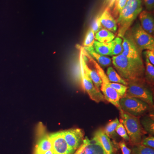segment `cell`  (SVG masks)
<instances>
[{
    "mask_svg": "<svg viewBox=\"0 0 154 154\" xmlns=\"http://www.w3.org/2000/svg\"><path fill=\"white\" fill-rule=\"evenodd\" d=\"M83 51L85 57L89 60V61L93 64L94 66L95 67L96 71L99 74L102 80V84L100 88V90L103 94L105 100L113 104L119 110H120L121 107L119 104V100L121 99V97L114 89L110 87V82L108 80L107 75L99 64L91 57L90 54L84 49L83 47Z\"/></svg>",
    "mask_w": 154,
    "mask_h": 154,
    "instance_id": "obj_4",
    "label": "cell"
},
{
    "mask_svg": "<svg viewBox=\"0 0 154 154\" xmlns=\"http://www.w3.org/2000/svg\"><path fill=\"white\" fill-rule=\"evenodd\" d=\"M74 154H106L99 140L94 137L90 140L87 137Z\"/></svg>",
    "mask_w": 154,
    "mask_h": 154,
    "instance_id": "obj_9",
    "label": "cell"
},
{
    "mask_svg": "<svg viewBox=\"0 0 154 154\" xmlns=\"http://www.w3.org/2000/svg\"><path fill=\"white\" fill-rule=\"evenodd\" d=\"M116 132L125 140L130 141L129 137L127 133L126 130L125 128L124 125L121 122H119L116 127Z\"/></svg>",
    "mask_w": 154,
    "mask_h": 154,
    "instance_id": "obj_29",
    "label": "cell"
},
{
    "mask_svg": "<svg viewBox=\"0 0 154 154\" xmlns=\"http://www.w3.org/2000/svg\"><path fill=\"white\" fill-rule=\"evenodd\" d=\"M112 62L119 75L127 82H145L143 60L129 58L121 54L113 56Z\"/></svg>",
    "mask_w": 154,
    "mask_h": 154,
    "instance_id": "obj_1",
    "label": "cell"
},
{
    "mask_svg": "<svg viewBox=\"0 0 154 154\" xmlns=\"http://www.w3.org/2000/svg\"><path fill=\"white\" fill-rule=\"evenodd\" d=\"M101 21H100V16H98L95 18L91 25V28L94 31L95 34L102 28Z\"/></svg>",
    "mask_w": 154,
    "mask_h": 154,
    "instance_id": "obj_31",
    "label": "cell"
},
{
    "mask_svg": "<svg viewBox=\"0 0 154 154\" xmlns=\"http://www.w3.org/2000/svg\"><path fill=\"white\" fill-rule=\"evenodd\" d=\"M142 144L148 147L154 149V138L153 136H149L145 138L142 141Z\"/></svg>",
    "mask_w": 154,
    "mask_h": 154,
    "instance_id": "obj_32",
    "label": "cell"
},
{
    "mask_svg": "<svg viewBox=\"0 0 154 154\" xmlns=\"http://www.w3.org/2000/svg\"><path fill=\"white\" fill-rule=\"evenodd\" d=\"M146 68L145 70V81L151 85H153L154 80V67L146 58Z\"/></svg>",
    "mask_w": 154,
    "mask_h": 154,
    "instance_id": "obj_23",
    "label": "cell"
},
{
    "mask_svg": "<svg viewBox=\"0 0 154 154\" xmlns=\"http://www.w3.org/2000/svg\"><path fill=\"white\" fill-rule=\"evenodd\" d=\"M146 57L152 65H154V51L146 50L144 52Z\"/></svg>",
    "mask_w": 154,
    "mask_h": 154,
    "instance_id": "obj_33",
    "label": "cell"
},
{
    "mask_svg": "<svg viewBox=\"0 0 154 154\" xmlns=\"http://www.w3.org/2000/svg\"><path fill=\"white\" fill-rule=\"evenodd\" d=\"M122 38L123 51L121 54L129 58L143 60L141 51L135 44L128 31Z\"/></svg>",
    "mask_w": 154,
    "mask_h": 154,
    "instance_id": "obj_11",
    "label": "cell"
},
{
    "mask_svg": "<svg viewBox=\"0 0 154 154\" xmlns=\"http://www.w3.org/2000/svg\"><path fill=\"white\" fill-rule=\"evenodd\" d=\"M64 137L70 148L74 152L82 143L84 133L80 128H73L63 131Z\"/></svg>",
    "mask_w": 154,
    "mask_h": 154,
    "instance_id": "obj_12",
    "label": "cell"
},
{
    "mask_svg": "<svg viewBox=\"0 0 154 154\" xmlns=\"http://www.w3.org/2000/svg\"><path fill=\"white\" fill-rule=\"evenodd\" d=\"M43 154H54L52 150H49L45 152Z\"/></svg>",
    "mask_w": 154,
    "mask_h": 154,
    "instance_id": "obj_37",
    "label": "cell"
},
{
    "mask_svg": "<svg viewBox=\"0 0 154 154\" xmlns=\"http://www.w3.org/2000/svg\"><path fill=\"white\" fill-rule=\"evenodd\" d=\"M120 122L118 119L116 118L113 121L110 122L105 126L104 131L109 138H114L116 136V127Z\"/></svg>",
    "mask_w": 154,
    "mask_h": 154,
    "instance_id": "obj_22",
    "label": "cell"
},
{
    "mask_svg": "<svg viewBox=\"0 0 154 154\" xmlns=\"http://www.w3.org/2000/svg\"><path fill=\"white\" fill-rule=\"evenodd\" d=\"M106 74L109 82L111 83H119L127 86V82L122 79L112 67L110 66L107 68Z\"/></svg>",
    "mask_w": 154,
    "mask_h": 154,
    "instance_id": "obj_21",
    "label": "cell"
},
{
    "mask_svg": "<svg viewBox=\"0 0 154 154\" xmlns=\"http://www.w3.org/2000/svg\"><path fill=\"white\" fill-rule=\"evenodd\" d=\"M52 149V144L49 135L45 134L38 140L35 148L34 154H43L45 152Z\"/></svg>",
    "mask_w": 154,
    "mask_h": 154,
    "instance_id": "obj_18",
    "label": "cell"
},
{
    "mask_svg": "<svg viewBox=\"0 0 154 154\" xmlns=\"http://www.w3.org/2000/svg\"><path fill=\"white\" fill-rule=\"evenodd\" d=\"M118 0H106L105 1V4L107 5V8L109 9L113 8L115 4Z\"/></svg>",
    "mask_w": 154,
    "mask_h": 154,
    "instance_id": "obj_36",
    "label": "cell"
},
{
    "mask_svg": "<svg viewBox=\"0 0 154 154\" xmlns=\"http://www.w3.org/2000/svg\"><path fill=\"white\" fill-rule=\"evenodd\" d=\"M119 110L120 122L124 125L131 142L134 145L140 143L145 131L140 124L139 118L121 109Z\"/></svg>",
    "mask_w": 154,
    "mask_h": 154,
    "instance_id": "obj_3",
    "label": "cell"
},
{
    "mask_svg": "<svg viewBox=\"0 0 154 154\" xmlns=\"http://www.w3.org/2000/svg\"><path fill=\"white\" fill-rule=\"evenodd\" d=\"M127 31L141 52L144 50L154 51L153 36L145 31L139 22Z\"/></svg>",
    "mask_w": 154,
    "mask_h": 154,
    "instance_id": "obj_5",
    "label": "cell"
},
{
    "mask_svg": "<svg viewBox=\"0 0 154 154\" xmlns=\"http://www.w3.org/2000/svg\"><path fill=\"white\" fill-rule=\"evenodd\" d=\"M119 104L122 110L135 116L144 113L149 106L147 103L134 97H122L119 100Z\"/></svg>",
    "mask_w": 154,
    "mask_h": 154,
    "instance_id": "obj_7",
    "label": "cell"
},
{
    "mask_svg": "<svg viewBox=\"0 0 154 154\" xmlns=\"http://www.w3.org/2000/svg\"><path fill=\"white\" fill-rule=\"evenodd\" d=\"M95 33L91 28L87 31L85 37L84 39V47H92L94 46L95 42Z\"/></svg>",
    "mask_w": 154,
    "mask_h": 154,
    "instance_id": "obj_26",
    "label": "cell"
},
{
    "mask_svg": "<svg viewBox=\"0 0 154 154\" xmlns=\"http://www.w3.org/2000/svg\"><path fill=\"white\" fill-rule=\"evenodd\" d=\"M143 125L145 131H146L151 134H154L153 120L150 119H144L143 121Z\"/></svg>",
    "mask_w": 154,
    "mask_h": 154,
    "instance_id": "obj_30",
    "label": "cell"
},
{
    "mask_svg": "<svg viewBox=\"0 0 154 154\" xmlns=\"http://www.w3.org/2000/svg\"><path fill=\"white\" fill-rule=\"evenodd\" d=\"M132 154H154V149L138 144L134 147Z\"/></svg>",
    "mask_w": 154,
    "mask_h": 154,
    "instance_id": "obj_25",
    "label": "cell"
},
{
    "mask_svg": "<svg viewBox=\"0 0 154 154\" xmlns=\"http://www.w3.org/2000/svg\"><path fill=\"white\" fill-rule=\"evenodd\" d=\"M122 39L120 37L117 36L113 40V47L111 56H117L121 54L123 48L122 45Z\"/></svg>",
    "mask_w": 154,
    "mask_h": 154,
    "instance_id": "obj_24",
    "label": "cell"
},
{
    "mask_svg": "<svg viewBox=\"0 0 154 154\" xmlns=\"http://www.w3.org/2000/svg\"><path fill=\"white\" fill-rule=\"evenodd\" d=\"M144 83L143 82H128L127 90L123 97H134L142 100L150 106H153L152 94Z\"/></svg>",
    "mask_w": 154,
    "mask_h": 154,
    "instance_id": "obj_6",
    "label": "cell"
},
{
    "mask_svg": "<svg viewBox=\"0 0 154 154\" xmlns=\"http://www.w3.org/2000/svg\"><path fill=\"white\" fill-rule=\"evenodd\" d=\"M110 86L118 93L121 98L124 96L128 88L127 86L124 85L122 84H119V83H111L110 82Z\"/></svg>",
    "mask_w": 154,
    "mask_h": 154,
    "instance_id": "obj_28",
    "label": "cell"
},
{
    "mask_svg": "<svg viewBox=\"0 0 154 154\" xmlns=\"http://www.w3.org/2000/svg\"><path fill=\"white\" fill-rule=\"evenodd\" d=\"M142 11V0H127L116 20L118 37L122 38Z\"/></svg>",
    "mask_w": 154,
    "mask_h": 154,
    "instance_id": "obj_2",
    "label": "cell"
},
{
    "mask_svg": "<svg viewBox=\"0 0 154 154\" xmlns=\"http://www.w3.org/2000/svg\"><path fill=\"white\" fill-rule=\"evenodd\" d=\"M80 55L82 58L83 67L85 72L91 78L96 89L98 91H100V87L102 84V80L96 70H95L91 69L89 67L88 65H87L86 62L85 57L83 53V47H81L80 48Z\"/></svg>",
    "mask_w": 154,
    "mask_h": 154,
    "instance_id": "obj_14",
    "label": "cell"
},
{
    "mask_svg": "<svg viewBox=\"0 0 154 154\" xmlns=\"http://www.w3.org/2000/svg\"><path fill=\"white\" fill-rule=\"evenodd\" d=\"M119 148L121 149L122 154H131V150L127 146L124 141H121L119 143Z\"/></svg>",
    "mask_w": 154,
    "mask_h": 154,
    "instance_id": "obj_34",
    "label": "cell"
},
{
    "mask_svg": "<svg viewBox=\"0 0 154 154\" xmlns=\"http://www.w3.org/2000/svg\"><path fill=\"white\" fill-rule=\"evenodd\" d=\"M139 15L142 28L147 33L152 36L154 32V21L152 15L146 11H143Z\"/></svg>",
    "mask_w": 154,
    "mask_h": 154,
    "instance_id": "obj_15",
    "label": "cell"
},
{
    "mask_svg": "<svg viewBox=\"0 0 154 154\" xmlns=\"http://www.w3.org/2000/svg\"><path fill=\"white\" fill-rule=\"evenodd\" d=\"M94 47L95 51L101 55L111 56L113 47V41L107 43H103L95 41Z\"/></svg>",
    "mask_w": 154,
    "mask_h": 154,
    "instance_id": "obj_19",
    "label": "cell"
},
{
    "mask_svg": "<svg viewBox=\"0 0 154 154\" xmlns=\"http://www.w3.org/2000/svg\"><path fill=\"white\" fill-rule=\"evenodd\" d=\"M147 10L151 11L154 8V0H143Z\"/></svg>",
    "mask_w": 154,
    "mask_h": 154,
    "instance_id": "obj_35",
    "label": "cell"
},
{
    "mask_svg": "<svg viewBox=\"0 0 154 154\" xmlns=\"http://www.w3.org/2000/svg\"><path fill=\"white\" fill-rule=\"evenodd\" d=\"M115 36L113 33L106 28H102L95 34V38L97 41L107 43L113 41Z\"/></svg>",
    "mask_w": 154,
    "mask_h": 154,
    "instance_id": "obj_20",
    "label": "cell"
},
{
    "mask_svg": "<svg viewBox=\"0 0 154 154\" xmlns=\"http://www.w3.org/2000/svg\"><path fill=\"white\" fill-rule=\"evenodd\" d=\"M54 154H73L64 137L63 131H58L49 135Z\"/></svg>",
    "mask_w": 154,
    "mask_h": 154,
    "instance_id": "obj_10",
    "label": "cell"
},
{
    "mask_svg": "<svg viewBox=\"0 0 154 154\" xmlns=\"http://www.w3.org/2000/svg\"><path fill=\"white\" fill-rule=\"evenodd\" d=\"M84 49L90 54L91 57L95 60L100 65L103 67L109 66L112 63V60L110 57L105 56L101 55L96 52L94 49V46L92 47H84Z\"/></svg>",
    "mask_w": 154,
    "mask_h": 154,
    "instance_id": "obj_17",
    "label": "cell"
},
{
    "mask_svg": "<svg viewBox=\"0 0 154 154\" xmlns=\"http://www.w3.org/2000/svg\"><path fill=\"white\" fill-rule=\"evenodd\" d=\"M94 137L100 142L106 154H115L113 144L103 129L98 130L94 134Z\"/></svg>",
    "mask_w": 154,
    "mask_h": 154,
    "instance_id": "obj_16",
    "label": "cell"
},
{
    "mask_svg": "<svg viewBox=\"0 0 154 154\" xmlns=\"http://www.w3.org/2000/svg\"><path fill=\"white\" fill-rule=\"evenodd\" d=\"M80 66L81 71V77L84 89L88 93L90 98L96 103L101 102H104L105 100L103 94L101 91H98L94 86L91 78L86 73L83 67L82 58L80 55Z\"/></svg>",
    "mask_w": 154,
    "mask_h": 154,
    "instance_id": "obj_8",
    "label": "cell"
},
{
    "mask_svg": "<svg viewBox=\"0 0 154 154\" xmlns=\"http://www.w3.org/2000/svg\"><path fill=\"white\" fill-rule=\"evenodd\" d=\"M102 26L112 33H115L117 29V23L114 17L110 13V9L106 8L100 16Z\"/></svg>",
    "mask_w": 154,
    "mask_h": 154,
    "instance_id": "obj_13",
    "label": "cell"
},
{
    "mask_svg": "<svg viewBox=\"0 0 154 154\" xmlns=\"http://www.w3.org/2000/svg\"><path fill=\"white\" fill-rule=\"evenodd\" d=\"M127 0H118L116 3L114 4V8H113L112 14L113 17H117L120 14V12L124 8L125 5H126Z\"/></svg>",
    "mask_w": 154,
    "mask_h": 154,
    "instance_id": "obj_27",
    "label": "cell"
}]
</instances>
